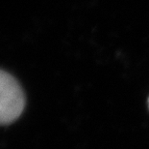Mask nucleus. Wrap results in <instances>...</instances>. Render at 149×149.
Here are the masks:
<instances>
[{
  "instance_id": "1",
  "label": "nucleus",
  "mask_w": 149,
  "mask_h": 149,
  "mask_svg": "<svg viewBox=\"0 0 149 149\" xmlns=\"http://www.w3.org/2000/svg\"><path fill=\"white\" fill-rule=\"evenodd\" d=\"M25 96L18 81L0 70V125L15 122L23 112Z\"/></svg>"
},
{
  "instance_id": "2",
  "label": "nucleus",
  "mask_w": 149,
  "mask_h": 149,
  "mask_svg": "<svg viewBox=\"0 0 149 149\" xmlns=\"http://www.w3.org/2000/svg\"><path fill=\"white\" fill-rule=\"evenodd\" d=\"M148 104H149V99H148Z\"/></svg>"
}]
</instances>
